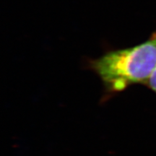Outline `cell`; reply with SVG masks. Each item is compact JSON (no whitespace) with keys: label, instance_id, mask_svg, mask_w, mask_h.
<instances>
[{"label":"cell","instance_id":"obj_2","mask_svg":"<svg viewBox=\"0 0 156 156\" xmlns=\"http://www.w3.org/2000/svg\"><path fill=\"white\" fill-rule=\"evenodd\" d=\"M146 85L149 87V88L156 94V66L155 69H154V71L153 74H152L151 78L149 79Z\"/></svg>","mask_w":156,"mask_h":156},{"label":"cell","instance_id":"obj_1","mask_svg":"<svg viewBox=\"0 0 156 156\" xmlns=\"http://www.w3.org/2000/svg\"><path fill=\"white\" fill-rule=\"evenodd\" d=\"M155 66L156 30L142 44L111 51L90 62L109 95L136 84L147 85Z\"/></svg>","mask_w":156,"mask_h":156}]
</instances>
